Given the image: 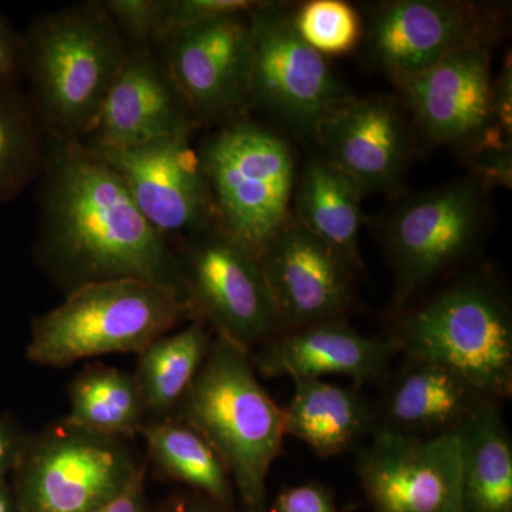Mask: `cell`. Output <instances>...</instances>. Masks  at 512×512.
<instances>
[{"label":"cell","mask_w":512,"mask_h":512,"mask_svg":"<svg viewBox=\"0 0 512 512\" xmlns=\"http://www.w3.org/2000/svg\"><path fill=\"white\" fill-rule=\"evenodd\" d=\"M293 383L291 402L284 407L286 436L308 444L318 456H340L376 430L375 406L357 387L323 379H298Z\"/></svg>","instance_id":"cell-21"},{"label":"cell","mask_w":512,"mask_h":512,"mask_svg":"<svg viewBox=\"0 0 512 512\" xmlns=\"http://www.w3.org/2000/svg\"><path fill=\"white\" fill-rule=\"evenodd\" d=\"M399 87L413 126L434 146L454 148L467 157L484 147H511V137L494 120L488 43L457 50Z\"/></svg>","instance_id":"cell-11"},{"label":"cell","mask_w":512,"mask_h":512,"mask_svg":"<svg viewBox=\"0 0 512 512\" xmlns=\"http://www.w3.org/2000/svg\"><path fill=\"white\" fill-rule=\"evenodd\" d=\"M173 417L217 451L242 510L268 511L266 481L286 437L285 414L259 382L249 353L215 336Z\"/></svg>","instance_id":"cell-3"},{"label":"cell","mask_w":512,"mask_h":512,"mask_svg":"<svg viewBox=\"0 0 512 512\" xmlns=\"http://www.w3.org/2000/svg\"><path fill=\"white\" fill-rule=\"evenodd\" d=\"M503 404L487 400L456 431L464 512H512V439Z\"/></svg>","instance_id":"cell-23"},{"label":"cell","mask_w":512,"mask_h":512,"mask_svg":"<svg viewBox=\"0 0 512 512\" xmlns=\"http://www.w3.org/2000/svg\"><path fill=\"white\" fill-rule=\"evenodd\" d=\"M490 185L471 173L394 202L377 222L403 306L476 247L490 214Z\"/></svg>","instance_id":"cell-8"},{"label":"cell","mask_w":512,"mask_h":512,"mask_svg":"<svg viewBox=\"0 0 512 512\" xmlns=\"http://www.w3.org/2000/svg\"><path fill=\"white\" fill-rule=\"evenodd\" d=\"M22 72V39L0 16V84H15Z\"/></svg>","instance_id":"cell-33"},{"label":"cell","mask_w":512,"mask_h":512,"mask_svg":"<svg viewBox=\"0 0 512 512\" xmlns=\"http://www.w3.org/2000/svg\"><path fill=\"white\" fill-rule=\"evenodd\" d=\"M399 355L454 370L490 399L512 394V312L494 279H457L393 326Z\"/></svg>","instance_id":"cell-4"},{"label":"cell","mask_w":512,"mask_h":512,"mask_svg":"<svg viewBox=\"0 0 512 512\" xmlns=\"http://www.w3.org/2000/svg\"><path fill=\"white\" fill-rule=\"evenodd\" d=\"M365 198L355 181L322 156L309 158L296 174L292 218L350 265L363 268L360 232Z\"/></svg>","instance_id":"cell-22"},{"label":"cell","mask_w":512,"mask_h":512,"mask_svg":"<svg viewBox=\"0 0 512 512\" xmlns=\"http://www.w3.org/2000/svg\"><path fill=\"white\" fill-rule=\"evenodd\" d=\"M266 512H338L335 497L326 485L311 481L286 487Z\"/></svg>","instance_id":"cell-31"},{"label":"cell","mask_w":512,"mask_h":512,"mask_svg":"<svg viewBox=\"0 0 512 512\" xmlns=\"http://www.w3.org/2000/svg\"><path fill=\"white\" fill-rule=\"evenodd\" d=\"M49 146L29 97L0 84V204L15 200L40 177Z\"/></svg>","instance_id":"cell-27"},{"label":"cell","mask_w":512,"mask_h":512,"mask_svg":"<svg viewBox=\"0 0 512 512\" xmlns=\"http://www.w3.org/2000/svg\"><path fill=\"white\" fill-rule=\"evenodd\" d=\"M293 25L319 55H349L363 40V18L343 0H309L293 9Z\"/></svg>","instance_id":"cell-28"},{"label":"cell","mask_w":512,"mask_h":512,"mask_svg":"<svg viewBox=\"0 0 512 512\" xmlns=\"http://www.w3.org/2000/svg\"><path fill=\"white\" fill-rule=\"evenodd\" d=\"M146 471L133 440L92 433L62 419L29 434L10 484L20 512H96Z\"/></svg>","instance_id":"cell-7"},{"label":"cell","mask_w":512,"mask_h":512,"mask_svg":"<svg viewBox=\"0 0 512 512\" xmlns=\"http://www.w3.org/2000/svg\"><path fill=\"white\" fill-rule=\"evenodd\" d=\"M251 28V109L264 110L313 143L320 121L353 94L328 59L303 42L289 6L259 2L251 12Z\"/></svg>","instance_id":"cell-10"},{"label":"cell","mask_w":512,"mask_h":512,"mask_svg":"<svg viewBox=\"0 0 512 512\" xmlns=\"http://www.w3.org/2000/svg\"><path fill=\"white\" fill-rule=\"evenodd\" d=\"M144 478L146 476L138 478L116 500L104 505L96 512H151L147 501L146 488H144Z\"/></svg>","instance_id":"cell-35"},{"label":"cell","mask_w":512,"mask_h":512,"mask_svg":"<svg viewBox=\"0 0 512 512\" xmlns=\"http://www.w3.org/2000/svg\"><path fill=\"white\" fill-rule=\"evenodd\" d=\"M197 128L157 50H130L92 131L79 144L92 151L124 150Z\"/></svg>","instance_id":"cell-18"},{"label":"cell","mask_w":512,"mask_h":512,"mask_svg":"<svg viewBox=\"0 0 512 512\" xmlns=\"http://www.w3.org/2000/svg\"><path fill=\"white\" fill-rule=\"evenodd\" d=\"M0 512H20L18 498L9 480L0 483Z\"/></svg>","instance_id":"cell-36"},{"label":"cell","mask_w":512,"mask_h":512,"mask_svg":"<svg viewBox=\"0 0 512 512\" xmlns=\"http://www.w3.org/2000/svg\"><path fill=\"white\" fill-rule=\"evenodd\" d=\"M356 471L372 512H464L456 433L417 437L376 429Z\"/></svg>","instance_id":"cell-14"},{"label":"cell","mask_w":512,"mask_h":512,"mask_svg":"<svg viewBox=\"0 0 512 512\" xmlns=\"http://www.w3.org/2000/svg\"><path fill=\"white\" fill-rule=\"evenodd\" d=\"M191 320L187 299L173 289L138 279L93 282L33 319L26 357L36 365L67 367L111 353L138 355Z\"/></svg>","instance_id":"cell-5"},{"label":"cell","mask_w":512,"mask_h":512,"mask_svg":"<svg viewBox=\"0 0 512 512\" xmlns=\"http://www.w3.org/2000/svg\"><path fill=\"white\" fill-rule=\"evenodd\" d=\"M140 434L146 440L147 466L153 467L157 478L235 507L237 493L227 467L197 430L170 417L148 421Z\"/></svg>","instance_id":"cell-25"},{"label":"cell","mask_w":512,"mask_h":512,"mask_svg":"<svg viewBox=\"0 0 512 512\" xmlns=\"http://www.w3.org/2000/svg\"><path fill=\"white\" fill-rule=\"evenodd\" d=\"M163 0H103L104 10L128 50L156 49Z\"/></svg>","instance_id":"cell-29"},{"label":"cell","mask_w":512,"mask_h":512,"mask_svg":"<svg viewBox=\"0 0 512 512\" xmlns=\"http://www.w3.org/2000/svg\"><path fill=\"white\" fill-rule=\"evenodd\" d=\"M282 332L345 319L352 306L348 262L293 218L259 254Z\"/></svg>","instance_id":"cell-17"},{"label":"cell","mask_w":512,"mask_h":512,"mask_svg":"<svg viewBox=\"0 0 512 512\" xmlns=\"http://www.w3.org/2000/svg\"><path fill=\"white\" fill-rule=\"evenodd\" d=\"M92 153L120 175L148 224L174 248L215 224L210 187L192 134Z\"/></svg>","instance_id":"cell-15"},{"label":"cell","mask_w":512,"mask_h":512,"mask_svg":"<svg viewBox=\"0 0 512 512\" xmlns=\"http://www.w3.org/2000/svg\"><path fill=\"white\" fill-rule=\"evenodd\" d=\"M194 320L251 355L282 333L259 256L217 224L178 245Z\"/></svg>","instance_id":"cell-9"},{"label":"cell","mask_w":512,"mask_h":512,"mask_svg":"<svg viewBox=\"0 0 512 512\" xmlns=\"http://www.w3.org/2000/svg\"><path fill=\"white\" fill-rule=\"evenodd\" d=\"M255 0H163L158 46L184 30L220 16L248 13L258 6Z\"/></svg>","instance_id":"cell-30"},{"label":"cell","mask_w":512,"mask_h":512,"mask_svg":"<svg viewBox=\"0 0 512 512\" xmlns=\"http://www.w3.org/2000/svg\"><path fill=\"white\" fill-rule=\"evenodd\" d=\"M70 412L64 417L73 426L133 440L148 423L143 396L133 373L90 363L69 384Z\"/></svg>","instance_id":"cell-26"},{"label":"cell","mask_w":512,"mask_h":512,"mask_svg":"<svg viewBox=\"0 0 512 512\" xmlns=\"http://www.w3.org/2000/svg\"><path fill=\"white\" fill-rule=\"evenodd\" d=\"M497 18L463 0H392L363 18L367 55L397 86L467 46L495 39Z\"/></svg>","instance_id":"cell-13"},{"label":"cell","mask_w":512,"mask_h":512,"mask_svg":"<svg viewBox=\"0 0 512 512\" xmlns=\"http://www.w3.org/2000/svg\"><path fill=\"white\" fill-rule=\"evenodd\" d=\"M22 39V72L49 140L82 143L128 47L101 2H84L36 19Z\"/></svg>","instance_id":"cell-2"},{"label":"cell","mask_w":512,"mask_h":512,"mask_svg":"<svg viewBox=\"0 0 512 512\" xmlns=\"http://www.w3.org/2000/svg\"><path fill=\"white\" fill-rule=\"evenodd\" d=\"M40 177L36 256L64 291L138 279L185 298L177 249L148 224L109 164L82 144L49 140Z\"/></svg>","instance_id":"cell-1"},{"label":"cell","mask_w":512,"mask_h":512,"mask_svg":"<svg viewBox=\"0 0 512 512\" xmlns=\"http://www.w3.org/2000/svg\"><path fill=\"white\" fill-rule=\"evenodd\" d=\"M197 150L215 224L259 256L292 218L298 165L291 144L242 117L222 124Z\"/></svg>","instance_id":"cell-6"},{"label":"cell","mask_w":512,"mask_h":512,"mask_svg":"<svg viewBox=\"0 0 512 512\" xmlns=\"http://www.w3.org/2000/svg\"><path fill=\"white\" fill-rule=\"evenodd\" d=\"M28 437L15 417L0 413V483L12 476Z\"/></svg>","instance_id":"cell-32"},{"label":"cell","mask_w":512,"mask_h":512,"mask_svg":"<svg viewBox=\"0 0 512 512\" xmlns=\"http://www.w3.org/2000/svg\"><path fill=\"white\" fill-rule=\"evenodd\" d=\"M151 512H245L237 507H227L205 497V495L187 491V493L173 495L157 510Z\"/></svg>","instance_id":"cell-34"},{"label":"cell","mask_w":512,"mask_h":512,"mask_svg":"<svg viewBox=\"0 0 512 512\" xmlns=\"http://www.w3.org/2000/svg\"><path fill=\"white\" fill-rule=\"evenodd\" d=\"M412 121L399 101L350 97L316 128L313 144L363 195L399 190L413 154Z\"/></svg>","instance_id":"cell-16"},{"label":"cell","mask_w":512,"mask_h":512,"mask_svg":"<svg viewBox=\"0 0 512 512\" xmlns=\"http://www.w3.org/2000/svg\"><path fill=\"white\" fill-rule=\"evenodd\" d=\"M251 12L205 20L156 49L198 127L251 109Z\"/></svg>","instance_id":"cell-12"},{"label":"cell","mask_w":512,"mask_h":512,"mask_svg":"<svg viewBox=\"0 0 512 512\" xmlns=\"http://www.w3.org/2000/svg\"><path fill=\"white\" fill-rule=\"evenodd\" d=\"M383 382L375 404L376 429L406 436L456 433L471 413L491 400L454 370L413 357L403 356L402 365Z\"/></svg>","instance_id":"cell-20"},{"label":"cell","mask_w":512,"mask_h":512,"mask_svg":"<svg viewBox=\"0 0 512 512\" xmlns=\"http://www.w3.org/2000/svg\"><path fill=\"white\" fill-rule=\"evenodd\" d=\"M214 332L201 320L171 330L138 353L134 379L143 396L148 421L170 419L204 365Z\"/></svg>","instance_id":"cell-24"},{"label":"cell","mask_w":512,"mask_h":512,"mask_svg":"<svg viewBox=\"0 0 512 512\" xmlns=\"http://www.w3.org/2000/svg\"><path fill=\"white\" fill-rule=\"evenodd\" d=\"M249 356L265 379L342 376L360 386L382 382L399 350L389 336L363 335L336 319L279 333Z\"/></svg>","instance_id":"cell-19"}]
</instances>
